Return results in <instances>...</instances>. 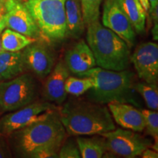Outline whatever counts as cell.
I'll list each match as a JSON object with an SVG mask.
<instances>
[{"label":"cell","instance_id":"18","mask_svg":"<svg viewBox=\"0 0 158 158\" xmlns=\"http://www.w3.org/2000/svg\"><path fill=\"white\" fill-rule=\"evenodd\" d=\"M118 7L133 25L138 34H142L145 31L147 12L139 0H116Z\"/></svg>","mask_w":158,"mask_h":158},{"label":"cell","instance_id":"10","mask_svg":"<svg viewBox=\"0 0 158 158\" xmlns=\"http://www.w3.org/2000/svg\"><path fill=\"white\" fill-rule=\"evenodd\" d=\"M130 61L138 77L143 81L157 84L158 81V45L156 43L147 42L140 44Z\"/></svg>","mask_w":158,"mask_h":158},{"label":"cell","instance_id":"32","mask_svg":"<svg viewBox=\"0 0 158 158\" xmlns=\"http://www.w3.org/2000/svg\"><path fill=\"white\" fill-rule=\"evenodd\" d=\"M140 2L141 3L142 6L145 10V11L147 12V13H148L149 10V0H139Z\"/></svg>","mask_w":158,"mask_h":158},{"label":"cell","instance_id":"21","mask_svg":"<svg viewBox=\"0 0 158 158\" xmlns=\"http://www.w3.org/2000/svg\"><path fill=\"white\" fill-rule=\"evenodd\" d=\"M133 88L143 98L147 107L151 110L158 109V86L157 84L143 81L133 84Z\"/></svg>","mask_w":158,"mask_h":158},{"label":"cell","instance_id":"35","mask_svg":"<svg viewBox=\"0 0 158 158\" xmlns=\"http://www.w3.org/2000/svg\"><path fill=\"white\" fill-rule=\"evenodd\" d=\"M0 1H1L2 2H5V0H0Z\"/></svg>","mask_w":158,"mask_h":158},{"label":"cell","instance_id":"17","mask_svg":"<svg viewBox=\"0 0 158 158\" xmlns=\"http://www.w3.org/2000/svg\"><path fill=\"white\" fill-rule=\"evenodd\" d=\"M25 69L21 51L0 52V81L10 80L19 76Z\"/></svg>","mask_w":158,"mask_h":158},{"label":"cell","instance_id":"28","mask_svg":"<svg viewBox=\"0 0 158 158\" xmlns=\"http://www.w3.org/2000/svg\"><path fill=\"white\" fill-rule=\"evenodd\" d=\"M143 158H157L158 153L157 151L152 150L150 148H147L142 152L141 155Z\"/></svg>","mask_w":158,"mask_h":158},{"label":"cell","instance_id":"4","mask_svg":"<svg viewBox=\"0 0 158 158\" xmlns=\"http://www.w3.org/2000/svg\"><path fill=\"white\" fill-rule=\"evenodd\" d=\"M19 152L31 157L37 152L47 149L59 150L67 136L66 130L56 110L46 118L14 132Z\"/></svg>","mask_w":158,"mask_h":158},{"label":"cell","instance_id":"11","mask_svg":"<svg viewBox=\"0 0 158 158\" xmlns=\"http://www.w3.org/2000/svg\"><path fill=\"white\" fill-rule=\"evenodd\" d=\"M102 20L104 27L121 37L130 48L133 46L135 42V31L116 0L105 1Z\"/></svg>","mask_w":158,"mask_h":158},{"label":"cell","instance_id":"22","mask_svg":"<svg viewBox=\"0 0 158 158\" xmlns=\"http://www.w3.org/2000/svg\"><path fill=\"white\" fill-rule=\"evenodd\" d=\"M94 86V81L89 77L76 78L69 76L65 82V91L68 94L79 96L91 89Z\"/></svg>","mask_w":158,"mask_h":158},{"label":"cell","instance_id":"5","mask_svg":"<svg viewBox=\"0 0 158 158\" xmlns=\"http://www.w3.org/2000/svg\"><path fill=\"white\" fill-rule=\"evenodd\" d=\"M65 0H27L24 5L47 42L67 37Z\"/></svg>","mask_w":158,"mask_h":158},{"label":"cell","instance_id":"19","mask_svg":"<svg viewBox=\"0 0 158 158\" xmlns=\"http://www.w3.org/2000/svg\"><path fill=\"white\" fill-rule=\"evenodd\" d=\"M76 141L83 158H101L108 152L104 138L78 137Z\"/></svg>","mask_w":158,"mask_h":158},{"label":"cell","instance_id":"1","mask_svg":"<svg viewBox=\"0 0 158 158\" xmlns=\"http://www.w3.org/2000/svg\"><path fill=\"white\" fill-rule=\"evenodd\" d=\"M59 116L66 133L70 135H100L116 129L109 110L102 104H66Z\"/></svg>","mask_w":158,"mask_h":158},{"label":"cell","instance_id":"33","mask_svg":"<svg viewBox=\"0 0 158 158\" xmlns=\"http://www.w3.org/2000/svg\"><path fill=\"white\" fill-rule=\"evenodd\" d=\"M5 5H4L3 2H2L0 1V13H5Z\"/></svg>","mask_w":158,"mask_h":158},{"label":"cell","instance_id":"34","mask_svg":"<svg viewBox=\"0 0 158 158\" xmlns=\"http://www.w3.org/2000/svg\"><path fill=\"white\" fill-rule=\"evenodd\" d=\"M2 31L0 30V52H2V43H1V35H2Z\"/></svg>","mask_w":158,"mask_h":158},{"label":"cell","instance_id":"13","mask_svg":"<svg viewBox=\"0 0 158 158\" xmlns=\"http://www.w3.org/2000/svg\"><path fill=\"white\" fill-rule=\"evenodd\" d=\"M108 108L114 121L122 127L139 133L145 130V118L141 110L124 102H110Z\"/></svg>","mask_w":158,"mask_h":158},{"label":"cell","instance_id":"27","mask_svg":"<svg viewBox=\"0 0 158 158\" xmlns=\"http://www.w3.org/2000/svg\"><path fill=\"white\" fill-rule=\"evenodd\" d=\"M5 135L0 133V158L11 157V152Z\"/></svg>","mask_w":158,"mask_h":158},{"label":"cell","instance_id":"16","mask_svg":"<svg viewBox=\"0 0 158 158\" xmlns=\"http://www.w3.org/2000/svg\"><path fill=\"white\" fill-rule=\"evenodd\" d=\"M64 10L67 37L78 39L85 28L80 0H65Z\"/></svg>","mask_w":158,"mask_h":158},{"label":"cell","instance_id":"9","mask_svg":"<svg viewBox=\"0 0 158 158\" xmlns=\"http://www.w3.org/2000/svg\"><path fill=\"white\" fill-rule=\"evenodd\" d=\"M5 19L6 28L34 38L41 42L48 43L27 8L21 0H5Z\"/></svg>","mask_w":158,"mask_h":158},{"label":"cell","instance_id":"30","mask_svg":"<svg viewBox=\"0 0 158 158\" xmlns=\"http://www.w3.org/2000/svg\"><path fill=\"white\" fill-rule=\"evenodd\" d=\"M6 28L5 13H0V30L3 31Z\"/></svg>","mask_w":158,"mask_h":158},{"label":"cell","instance_id":"6","mask_svg":"<svg viewBox=\"0 0 158 158\" xmlns=\"http://www.w3.org/2000/svg\"><path fill=\"white\" fill-rule=\"evenodd\" d=\"M37 86L32 76L19 75L0 84V110L14 111L35 100Z\"/></svg>","mask_w":158,"mask_h":158},{"label":"cell","instance_id":"36","mask_svg":"<svg viewBox=\"0 0 158 158\" xmlns=\"http://www.w3.org/2000/svg\"><path fill=\"white\" fill-rule=\"evenodd\" d=\"M21 1H22V2H25V1H27V0H21Z\"/></svg>","mask_w":158,"mask_h":158},{"label":"cell","instance_id":"14","mask_svg":"<svg viewBox=\"0 0 158 158\" xmlns=\"http://www.w3.org/2000/svg\"><path fill=\"white\" fill-rule=\"evenodd\" d=\"M64 62L70 72L78 76L96 66L94 55L87 43L83 40L67 51Z\"/></svg>","mask_w":158,"mask_h":158},{"label":"cell","instance_id":"7","mask_svg":"<svg viewBox=\"0 0 158 158\" xmlns=\"http://www.w3.org/2000/svg\"><path fill=\"white\" fill-rule=\"evenodd\" d=\"M100 135L105 138L107 151L126 158H134L141 155L144 150L152 144L151 139L127 129L118 128Z\"/></svg>","mask_w":158,"mask_h":158},{"label":"cell","instance_id":"26","mask_svg":"<svg viewBox=\"0 0 158 158\" xmlns=\"http://www.w3.org/2000/svg\"><path fill=\"white\" fill-rule=\"evenodd\" d=\"M59 150L54 149H47L37 152L31 156V158H58Z\"/></svg>","mask_w":158,"mask_h":158},{"label":"cell","instance_id":"2","mask_svg":"<svg viewBox=\"0 0 158 158\" xmlns=\"http://www.w3.org/2000/svg\"><path fill=\"white\" fill-rule=\"evenodd\" d=\"M93 80L94 86L89 94V98L99 104L110 102L133 103L138 106L135 90L133 88L134 74L129 70L115 71L94 68L79 75Z\"/></svg>","mask_w":158,"mask_h":158},{"label":"cell","instance_id":"20","mask_svg":"<svg viewBox=\"0 0 158 158\" xmlns=\"http://www.w3.org/2000/svg\"><path fill=\"white\" fill-rule=\"evenodd\" d=\"M36 41L37 40L26 36L24 35L8 28L4 29L1 35V43L2 50L10 51V52L21 51L29 45Z\"/></svg>","mask_w":158,"mask_h":158},{"label":"cell","instance_id":"29","mask_svg":"<svg viewBox=\"0 0 158 158\" xmlns=\"http://www.w3.org/2000/svg\"><path fill=\"white\" fill-rule=\"evenodd\" d=\"M149 10L148 13L150 14L158 7V0H149Z\"/></svg>","mask_w":158,"mask_h":158},{"label":"cell","instance_id":"12","mask_svg":"<svg viewBox=\"0 0 158 158\" xmlns=\"http://www.w3.org/2000/svg\"><path fill=\"white\" fill-rule=\"evenodd\" d=\"M23 50L25 68L40 78L48 76L54 66V56L46 44L37 40Z\"/></svg>","mask_w":158,"mask_h":158},{"label":"cell","instance_id":"15","mask_svg":"<svg viewBox=\"0 0 158 158\" xmlns=\"http://www.w3.org/2000/svg\"><path fill=\"white\" fill-rule=\"evenodd\" d=\"M68 77V68L63 61H59L48 74L43 86V94L48 101L60 105L66 100L68 93L64 86Z\"/></svg>","mask_w":158,"mask_h":158},{"label":"cell","instance_id":"25","mask_svg":"<svg viewBox=\"0 0 158 158\" xmlns=\"http://www.w3.org/2000/svg\"><path fill=\"white\" fill-rule=\"evenodd\" d=\"M59 158H80L81 157L78 146L73 142H68L61 146L59 150Z\"/></svg>","mask_w":158,"mask_h":158},{"label":"cell","instance_id":"23","mask_svg":"<svg viewBox=\"0 0 158 158\" xmlns=\"http://www.w3.org/2000/svg\"><path fill=\"white\" fill-rule=\"evenodd\" d=\"M102 0H80L85 26L98 21Z\"/></svg>","mask_w":158,"mask_h":158},{"label":"cell","instance_id":"3","mask_svg":"<svg viewBox=\"0 0 158 158\" xmlns=\"http://www.w3.org/2000/svg\"><path fill=\"white\" fill-rule=\"evenodd\" d=\"M87 44L99 68L121 71L128 68L130 47L113 31L95 21L87 25Z\"/></svg>","mask_w":158,"mask_h":158},{"label":"cell","instance_id":"31","mask_svg":"<svg viewBox=\"0 0 158 158\" xmlns=\"http://www.w3.org/2000/svg\"><path fill=\"white\" fill-rule=\"evenodd\" d=\"M152 35L153 39L155 40H157L158 38V22H155V26H154L152 29Z\"/></svg>","mask_w":158,"mask_h":158},{"label":"cell","instance_id":"24","mask_svg":"<svg viewBox=\"0 0 158 158\" xmlns=\"http://www.w3.org/2000/svg\"><path fill=\"white\" fill-rule=\"evenodd\" d=\"M145 118L147 133L151 135L155 140V143H157L158 140V113L157 110L141 109Z\"/></svg>","mask_w":158,"mask_h":158},{"label":"cell","instance_id":"8","mask_svg":"<svg viewBox=\"0 0 158 158\" xmlns=\"http://www.w3.org/2000/svg\"><path fill=\"white\" fill-rule=\"evenodd\" d=\"M56 106L48 102H32L0 118V133L10 135L29 124L46 118Z\"/></svg>","mask_w":158,"mask_h":158}]
</instances>
